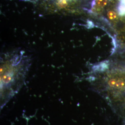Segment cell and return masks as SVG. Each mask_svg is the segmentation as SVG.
Returning <instances> with one entry per match:
<instances>
[{"instance_id":"obj_2","label":"cell","mask_w":125,"mask_h":125,"mask_svg":"<svg viewBox=\"0 0 125 125\" xmlns=\"http://www.w3.org/2000/svg\"><path fill=\"white\" fill-rule=\"evenodd\" d=\"M31 58L22 50L2 55L0 63V107L2 109L25 84Z\"/></svg>"},{"instance_id":"obj_4","label":"cell","mask_w":125,"mask_h":125,"mask_svg":"<svg viewBox=\"0 0 125 125\" xmlns=\"http://www.w3.org/2000/svg\"><path fill=\"white\" fill-rule=\"evenodd\" d=\"M22 0V1H30L33 3H35L36 0Z\"/></svg>"},{"instance_id":"obj_1","label":"cell","mask_w":125,"mask_h":125,"mask_svg":"<svg viewBox=\"0 0 125 125\" xmlns=\"http://www.w3.org/2000/svg\"><path fill=\"white\" fill-rule=\"evenodd\" d=\"M89 81L115 110L125 116V67L111 68L108 61L93 65Z\"/></svg>"},{"instance_id":"obj_3","label":"cell","mask_w":125,"mask_h":125,"mask_svg":"<svg viewBox=\"0 0 125 125\" xmlns=\"http://www.w3.org/2000/svg\"><path fill=\"white\" fill-rule=\"evenodd\" d=\"M83 0H54L49 9L54 12H73L79 5H83Z\"/></svg>"}]
</instances>
